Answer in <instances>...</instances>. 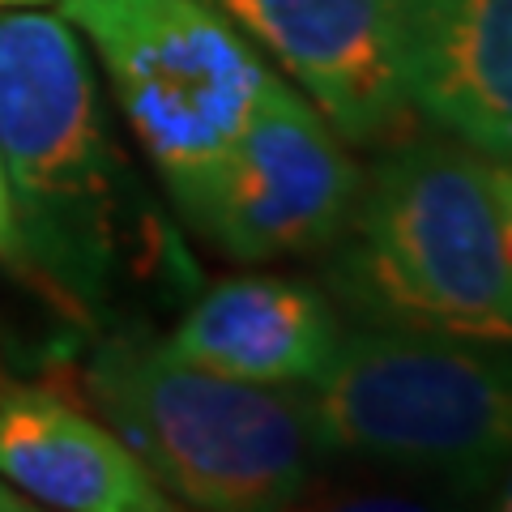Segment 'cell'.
I'll return each mask as SVG.
<instances>
[{"instance_id":"obj_1","label":"cell","mask_w":512,"mask_h":512,"mask_svg":"<svg viewBox=\"0 0 512 512\" xmlns=\"http://www.w3.org/2000/svg\"><path fill=\"white\" fill-rule=\"evenodd\" d=\"M329 248V286L363 325L512 346V269L491 163L466 141L393 146Z\"/></svg>"},{"instance_id":"obj_2","label":"cell","mask_w":512,"mask_h":512,"mask_svg":"<svg viewBox=\"0 0 512 512\" xmlns=\"http://www.w3.org/2000/svg\"><path fill=\"white\" fill-rule=\"evenodd\" d=\"M0 163L22 261L86 308L116 265L120 158L86 47L60 13H0Z\"/></svg>"},{"instance_id":"obj_3","label":"cell","mask_w":512,"mask_h":512,"mask_svg":"<svg viewBox=\"0 0 512 512\" xmlns=\"http://www.w3.org/2000/svg\"><path fill=\"white\" fill-rule=\"evenodd\" d=\"M94 406L158 487L205 512L291 508L312 483L303 397L175 359L163 342H107L86 367Z\"/></svg>"},{"instance_id":"obj_4","label":"cell","mask_w":512,"mask_h":512,"mask_svg":"<svg viewBox=\"0 0 512 512\" xmlns=\"http://www.w3.org/2000/svg\"><path fill=\"white\" fill-rule=\"evenodd\" d=\"M320 457L491 487L512 461V346L367 325L312 380Z\"/></svg>"},{"instance_id":"obj_5","label":"cell","mask_w":512,"mask_h":512,"mask_svg":"<svg viewBox=\"0 0 512 512\" xmlns=\"http://www.w3.org/2000/svg\"><path fill=\"white\" fill-rule=\"evenodd\" d=\"M99 52L141 150L188 218L244 133L269 69L214 0H60Z\"/></svg>"},{"instance_id":"obj_6","label":"cell","mask_w":512,"mask_h":512,"mask_svg":"<svg viewBox=\"0 0 512 512\" xmlns=\"http://www.w3.org/2000/svg\"><path fill=\"white\" fill-rule=\"evenodd\" d=\"M359 184L363 175L329 120L269 73L188 227L239 265L320 252L346 231Z\"/></svg>"},{"instance_id":"obj_7","label":"cell","mask_w":512,"mask_h":512,"mask_svg":"<svg viewBox=\"0 0 512 512\" xmlns=\"http://www.w3.org/2000/svg\"><path fill=\"white\" fill-rule=\"evenodd\" d=\"M265 47L350 146H384L410 124L397 0H214Z\"/></svg>"},{"instance_id":"obj_8","label":"cell","mask_w":512,"mask_h":512,"mask_svg":"<svg viewBox=\"0 0 512 512\" xmlns=\"http://www.w3.org/2000/svg\"><path fill=\"white\" fill-rule=\"evenodd\" d=\"M410 107L478 154L512 158V0H397Z\"/></svg>"},{"instance_id":"obj_9","label":"cell","mask_w":512,"mask_h":512,"mask_svg":"<svg viewBox=\"0 0 512 512\" xmlns=\"http://www.w3.org/2000/svg\"><path fill=\"white\" fill-rule=\"evenodd\" d=\"M0 478L30 504L64 512H167L158 487L116 431L64 393L9 384L0 389Z\"/></svg>"},{"instance_id":"obj_10","label":"cell","mask_w":512,"mask_h":512,"mask_svg":"<svg viewBox=\"0 0 512 512\" xmlns=\"http://www.w3.org/2000/svg\"><path fill=\"white\" fill-rule=\"evenodd\" d=\"M325 291L278 274L222 278L163 342L175 359L248 384H312L342 346Z\"/></svg>"},{"instance_id":"obj_11","label":"cell","mask_w":512,"mask_h":512,"mask_svg":"<svg viewBox=\"0 0 512 512\" xmlns=\"http://www.w3.org/2000/svg\"><path fill=\"white\" fill-rule=\"evenodd\" d=\"M0 261H22V239H18V218H13L5 163H0Z\"/></svg>"},{"instance_id":"obj_12","label":"cell","mask_w":512,"mask_h":512,"mask_svg":"<svg viewBox=\"0 0 512 512\" xmlns=\"http://www.w3.org/2000/svg\"><path fill=\"white\" fill-rule=\"evenodd\" d=\"M491 184H495V205H500L504 256H508V269H512V167H491Z\"/></svg>"},{"instance_id":"obj_13","label":"cell","mask_w":512,"mask_h":512,"mask_svg":"<svg viewBox=\"0 0 512 512\" xmlns=\"http://www.w3.org/2000/svg\"><path fill=\"white\" fill-rule=\"evenodd\" d=\"M26 508H35V504H30L22 491H13L5 478H0V512H26Z\"/></svg>"},{"instance_id":"obj_14","label":"cell","mask_w":512,"mask_h":512,"mask_svg":"<svg viewBox=\"0 0 512 512\" xmlns=\"http://www.w3.org/2000/svg\"><path fill=\"white\" fill-rule=\"evenodd\" d=\"M495 504L512 512V461H508V470L500 474V483H495Z\"/></svg>"},{"instance_id":"obj_15","label":"cell","mask_w":512,"mask_h":512,"mask_svg":"<svg viewBox=\"0 0 512 512\" xmlns=\"http://www.w3.org/2000/svg\"><path fill=\"white\" fill-rule=\"evenodd\" d=\"M26 5H47V0H0V9H26Z\"/></svg>"}]
</instances>
